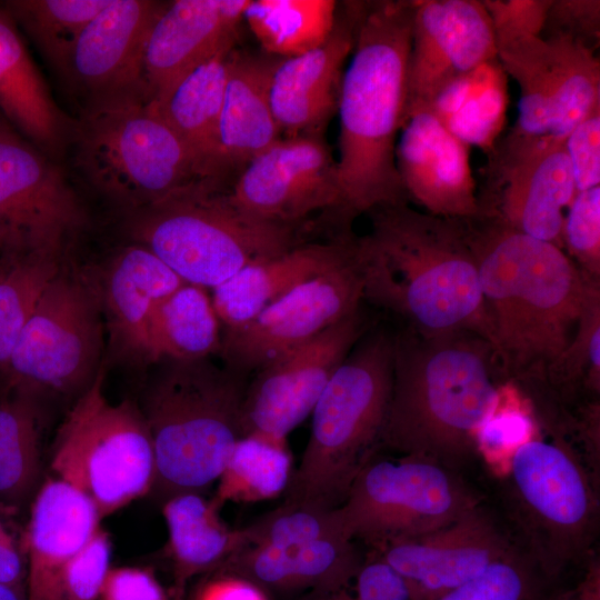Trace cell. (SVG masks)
Wrapping results in <instances>:
<instances>
[{"instance_id":"obj_37","label":"cell","mask_w":600,"mask_h":600,"mask_svg":"<svg viewBox=\"0 0 600 600\" xmlns=\"http://www.w3.org/2000/svg\"><path fill=\"white\" fill-rule=\"evenodd\" d=\"M536 383L567 408L600 399V280L588 278L577 330L543 381Z\"/></svg>"},{"instance_id":"obj_45","label":"cell","mask_w":600,"mask_h":600,"mask_svg":"<svg viewBox=\"0 0 600 600\" xmlns=\"http://www.w3.org/2000/svg\"><path fill=\"white\" fill-rule=\"evenodd\" d=\"M111 541L101 527L61 569L56 600H98L111 568Z\"/></svg>"},{"instance_id":"obj_42","label":"cell","mask_w":600,"mask_h":600,"mask_svg":"<svg viewBox=\"0 0 600 600\" xmlns=\"http://www.w3.org/2000/svg\"><path fill=\"white\" fill-rule=\"evenodd\" d=\"M550 583L514 542L499 559L437 600H546Z\"/></svg>"},{"instance_id":"obj_22","label":"cell","mask_w":600,"mask_h":600,"mask_svg":"<svg viewBox=\"0 0 600 600\" xmlns=\"http://www.w3.org/2000/svg\"><path fill=\"white\" fill-rule=\"evenodd\" d=\"M250 0H176L156 20L143 54L146 98L160 102L187 73L236 46Z\"/></svg>"},{"instance_id":"obj_41","label":"cell","mask_w":600,"mask_h":600,"mask_svg":"<svg viewBox=\"0 0 600 600\" xmlns=\"http://www.w3.org/2000/svg\"><path fill=\"white\" fill-rule=\"evenodd\" d=\"M543 39L552 50L556 79L554 114L549 136L564 140L584 118L600 108V61L596 50L569 38Z\"/></svg>"},{"instance_id":"obj_50","label":"cell","mask_w":600,"mask_h":600,"mask_svg":"<svg viewBox=\"0 0 600 600\" xmlns=\"http://www.w3.org/2000/svg\"><path fill=\"white\" fill-rule=\"evenodd\" d=\"M533 421L530 406L527 410L497 407L478 433V450L497 451L507 448L516 450L533 438L531 434Z\"/></svg>"},{"instance_id":"obj_16","label":"cell","mask_w":600,"mask_h":600,"mask_svg":"<svg viewBox=\"0 0 600 600\" xmlns=\"http://www.w3.org/2000/svg\"><path fill=\"white\" fill-rule=\"evenodd\" d=\"M371 326L361 307L256 372L241 407V436L286 439L311 414L337 368Z\"/></svg>"},{"instance_id":"obj_9","label":"cell","mask_w":600,"mask_h":600,"mask_svg":"<svg viewBox=\"0 0 600 600\" xmlns=\"http://www.w3.org/2000/svg\"><path fill=\"white\" fill-rule=\"evenodd\" d=\"M70 147L81 177L124 213L207 178L158 106L149 100L81 113Z\"/></svg>"},{"instance_id":"obj_13","label":"cell","mask_w":600,"mask_h":600,"mask_svg":"<svg viewBox=\"0 0 600 600\" xmlns=\"http://www.w3.org/2000/svg\"><path fill=\"white\" fill-rule=\"evenodd\" d=\"M488 154L480 211L563 250L564 210L577 193L564 140L510 131Z\"/></svg>"},{"instance_id":"obj_26","label":"cell","mask_w":600,"mask_h":600,"mask_svg":"<svg viewBox=\"0 0 600 600\" xmlns=\"http://www.w3.org/2000/svg\"><path fill=\"white\" fill-rule=\"evenodd\" d=\"M357 240L346 229L328 242H304L242 268L211 289L219 321L226 329L247 323L302 283L351 261Z\"/></svg>"},{"instance_id":"obj_32","label":"cell","mask_w":600,"mask_h":600,"mask_svg":"<svg viewBox=\"0 0 600 600\" xmlns=\"http://www.w3.org/2000/svg\"><path fill=\"white\" fill-rule=\"evenodd\" d=\"M507 106V73L497 57L449 81L424 108L462 142L489 153L504 126Z\"/></svg>"},{"instance_id":"obj_11","label":"cell","mask_w":600,"mask_h":600,"mask_svg":"<svg viewBox=\"0 0 600 600\" xmlns=\"http://www.w3.org/2000/svg\"><path fill=\"white\" fill-rule=\"evenodd\" d=\"M103 317L93 276L64 266L24 324L4 376L14 392L78 396L102 367Z\"/></svg>"},{"instance_id":"obj_40","label":"cell","mask_w":600,"mask_h":600,"mask_svg":"<svg viewBox=\"0 0 600 600\" xmlns=\"http://www.w3.org/2000/svg\"><path fill=\"white\" fill-rule=\"evenodd\" d=\"M110 0H8L0 7L33 41L48 62L63 74L86 26Z\"/></svg>"},{"instance_id":"obj_52","label":"cell","mask_w":600,"mask_h":600,"mask_svg":"<svg viewBox=\"0 0 600 600\" xmlns=\"http://www.w3.org/2000/svg\"><path fill=\"white\" fill-rule=\"evenodd\" d=\"M98 600H171V598L150 569L111 567Z\"/></svg>"},{"instance_id":"obj_10","label":"cell","mask_w":600,"mask_h":600,"mask_svg":"<svg viewBox=\"0 0 600 600\" xmlns=\"http://www.w3.org/2000/svg\"><path fill=\"white\" fill-rule=\"evenodd\" d=\"M104 367L78 397L61 423L50 467L97 507L101 518L151 493L154 452L142 411L131 400L111 403Z\"/></svg>"},{"instance_id":"obj_56","label":"cell","mask_w":600,"mask_h":600,"mask_svg":"<svg viewBox=\"0 0 600 600\" xmlns=\"http://www.w3.org/2000/svg\"><path fill=\"white\" fill-rule=\"evenodd\" d=\"M4 248H6V239L2 231L0 230V253L4 250Z\"/></svg>"},{"instance_id":"obj_25","label":"cell","mask_w":600,"mask_h":600,"mask_svg":"<svg viewBox=\"0 0 600 600\" xmlns=\"http://www.w3.org/2000/svg\"><path fill=\"white\" fill-rule=\"evenodd\" d=\"M364 559L344 537L282 546H244L211 577L247 581L264 593L332 591L350 586Z\"/></svg>"},{"instance_id":"obj_1","label":"cell","mask_w":600,"mask_h":600,"mask_svg":"<svg viewBox=\"0 0 600 600\" xmlns=\"http://www.w3.org/2000/svg\"><path fill=\"white\" fill-rule=\"evenodd\" d=\"M460 221L477 262L500 381L542 382L577 330L590 276L562 249L497 216L479 211Z\"/></svg>"},{"instance_id":"obj_46","label":"cell","mask_w":600,"mask_h":600,"mask_svg":"<svg viewBox=\"0 0 600 600\" xmlns=\"http://www.w3.org/2000/svg\"><path fill=\"white\" fill-rule=\"evenodd\" d=\"M300 600H418L407 581L372 553L353 582L332 591L308 592Z\"/></svg>"},{"instance_id":"obj_28","label":"cell","mask_w":600,"mask_h":600,"mask_svg":"<svg viewBox=\"0 0 600 600\" xmlns=\"http://www.w3.org/2000/svg\"><path fill=\"white\" fill-rule=\"evenodd\" d=\"M0 113L57 162L70 148L78 126V119L68 116L54 101L19 27L1 7Z\"/></svg>"},{"instance_id":"obj_2","label":"cell","mask_w":600,"mask_h":600,"mask_svg":"<svg viewBox=\"0 0 600 600\" xmlns=\"http://www.w3.org/2000/svg\"><path fill=\"white\" fill-rule=\"evenodd\" d=\"M371 230L358 237L356 261L363 300L392 313L423 337L491 329L476 259L460 219L408 203L368 212Z\"/></svg>"},{"instance_id":"obj_17","label":"cell","mask_w":600,"mask_h":600,"mask_svg":"<svg viewBox=\"0 0 600 600\" xmlns=\"http://www.w3.org/2000/svg\"><path fill=\"white\" fill-rule=\"evenodd\" d=\"M232 200L260 219L303 224L313 212L340 204L337 160L322 132L282 136L252 159L230 184Z\"/></svg>"},{"instance_id":"obj_34","label":"cell","mask_w":600,"mask_h":600,"mask_svg":"<svg viewBox=\"0 0 600 600\" xmlns=\"http://www.w3.org/2000/svg\"><path fill=\"white\" fill-rule=\"evenodd\" d=\"M337 16L333 0H250L243 19L264 53L289 58L321 46Z\"/></svg>"},{"instance_id":"obj_21","label":"cell","mask_w":600,"mask_h":600,"mask_svg":"<svg viewBox=\"0 0 600 600\" xmlns=\"http://www.w3.org/2000/svg\"><path fill=\"white\" fill-rule=\"evenodd\" d=\"M396 144V164L409 200L428 213L466 219L480 211L469 150L428 109L412 110Z\"/></svg>"},{"instance_id":"obj_55","label":"cell","mask_w":600,"mask_h":600,"mask_svg":"<svg viewBox=\"0 0 600 600\" xmlns=\"http://www.w3.org/2000/svg\"><path fill=\"white\" fill-rule=\"evenodd\" d=\"M0 600H28L27 591L0 583Z\"/></svg>"},{"instance_id":"obj_15","label":"cell","mask_w":600,"mask_h":600,"mask_svg":"<svg viewBox=\"0 0 600 600\" xmlns=\"http://www.w3.org/2000/svg\"><path fill=\"white\" fill-rule=\"evenodd\" d=\"M362 301L354 254L351 261L297 287L247 323L226 329L218 353L226 368L249 377L352 314Z\"/></svg>"},{"instance_id":"obj_27","label":"cell","mask_w":600,"mask_h":600,"mask_svg":"<svg viewBox=\"0 0 600 600\" xmlns=\"http://www.w3.org/2000/svg\"><path fill=\"white\" fill-rule=\"evenodd\" d=\"M94 503L69 483L48 478L26 526L28 600H56L59 573L101 528Z\"/></svg>"},{"instance_id":"obj_33","label":"cell","mask_w":600,"mask_h":600,"mask_svg":"<svg viewBox=\"0 0 600 600\" xmlns=\"http://www.w3.org/2000/svg\"><path fill=\"white\" fill-rule=\"evenodd\" d=\"M220 343V321L206 288L184 283L157 303L149 324L152 363L209 358Z\"/></svg>"},{"instance_id":"obj_8","label":"cell","mask_w":600,"mask_h":600,"mask_svg":"<svg viewBox=\"0 0 600 600\" xmlns=\"http://www.w3.org/2000/svg\"><path fill=\"white\" fill-rule=\"evenodd\" d=\"M501 499L513 542L550 584L594 552L599 484L566 441L531 438L512 453Z\"/></svg>"},{"instance_id":"obj_7","label":"cell","mask_w":600,"mask_h":600,"mask_svg":"<svg viewBox=\"0 0 600 600\" xmlns=\"http://www.w3.org/2000/svg\"><path fill=\"white\" fill-rule=\"evenodd\" d=\"M230 182L194 181L146 208L124 213L133 243L160 258L184 282L213 289L242 268L301 243L303 224L260 219L231 198Z\"/></svg>"},{"instance_id":"obj_54","label":"cell","mask_w":600,"mask_h":600,"mask_svg":"<svg viewBox=\"0 0 600 600\" xmlns=\"http://www.w3.org/2000/svg\"><path fill=\"white\" fill-rule=\"evenodd\" d=\"M584 571L570 589L549 592L546 600H600V560L592 552L584 561Z\"/></svg>"},{"instance_id":"obj_18","label":"cell","mask_w":600,"mask_h":600,"mask_svg":"<svg viewBox=\"0 0 600 600\" xmlns=\"http://www.w3.org/2000/svg\"><path fill=\"white\" fill-rule=\"evenodd\" d=\"M167 2L110 0L86 26L63 76L83 112L146 98L142 67L149 33Z\"/></svg>"},{"instance_id":"obj_53","label":"cell","mask_w":600,"mask_h":600,"mask_svg":"<svg viewBox=\"0 0 600 600\" xmlns=\"http://www.w3.org/2000/svg\"><path fill=\"white\" fill-rule=\"evenodd\" d=\"M197 600H268L256 586L239 579L211 577L198 594Z\"/></svg>"},{"instance_id":"obj_4","label":"cell","mask_w":600,"mask_h":600,"mask_svg":"<svg viewBox=\"0 0 600 600\" xmlns=\"http://www.w3.org/2000/svg\"><path fill=\"white\" fill-rule=\"evenodd\" d=\"M502 382L491 344L471 332L394 334L393 376L380 449L458 471L477 452Z\"/></svg>"},{"instance_id":"obj_48","label":"cell","mask_w":600,"mask_h":600,"mask_svg":"<svg viewBox=\"0 0 600 600\" xmlns=\"http://www.w3.org/2000/svg\"><path fill=\"white\" fill-rule=\"evenodd\" d=\"M496 46L526 36L541 37L552 0H482Z\"/></svg>"},{"instance_id":"obj_31","label":"cell","mask_w":600,"mask_h":600,"mask_svg":"<svg viewBox=\"0 0 600 600\" xmlns=\"http://www.w3.org/2000/svg\"><path fill=\"white\" fill-rule=\"evenodd\" d=\"M234 48H224L199 64L179 80L163 100L154 102L169 126L196 157L206 177L220 180L223 179L218 129L230 57Z\"/></svg>"},{"instance_id":"obj_39","label":"cell","mask_w":600,"mask_h":600,"mask_svg":"<svg viewBox=\"0 0 600 600\" xmlns=\"http://www.w3.org/2000/svg\"><path fill=\"white\" fill-rule=\"evenodd\" d=\"M498 59L520 88L519 117L511 132L526 137L550 133L556 97L553 57L549 42L526 36L497 46Z\"/></svg>"},{"instance_id":"obj_6","label":"cell","mask_w":600,"mask_h":600,"mask_svg":"<svg viewBox=\"0 0 600 600\" xmlns=\"http://www.w3.org/2000/svg\"><path fill=\"white\" fill-rule=\"evenodd\" d=\"M248 377L209 358L162 360L140 407L151 437L162 502L203 493L217 482L242 437L241 407Z\"/></svg>"},{"instance_id":"obj_44","label":"cell","mask_w":600,"mask_h":600,"mask_svg":"<svg viewBox=\"0 0 600 600\" xmlns=\"http://www.w3.org/2000/svg\"><path fill=\"white\" fill-rule=\"evenodd\" d=\"M562 246L583 273L600 280V186L576 193L564 213Z\"/></svg>"},{"instance_id":"obj_36","label":"cell","mask_w":600,"mask_h":600,"mask_svg":"<svg viewBox=\"0 0 600 600\" xmlns=\"http://www.w3.org/2000/svg\"><path fill=\"white\" fill-rule=\"evenodd\" d=\"M286 439L261 434L241 437L218 479L213 502H257L286 492L293 468Z\"/></svg>"},{"instance_id":"obj_51","label":"cell","mask_w":600,"mask_h":600,"mask_svg":"<svg viewBox=\"0 0 600 600\" xmlns=\"http://www.w3.org/2000/svg\"><path fill=\"white\" fill-rule=\"evenodd\" d=\"M17 514L0 507V583L27 591L26 527L16 520Z\"/></svg>"},{"instance_id":"obj_20","label":"cell","mask_w":600,"mask_h":600,"mask_svg":"<svg viewBox=\"0 0 600 600\" xmlns=\"http://www.w3.org/2000/svg\"><path fill=\"white\" fill-rule=\"evenodd\" d=\"M407 116L452 79L494 59L490 17L479 0H413Z\"/></svg>"},{"instance_id":"obj_38","label":"cell","mask_w":600,"mask_h":600,"mask_svg":"<svg viewBox=\"0 0 600 600\" xmlns=\"http://www.w3.org/2000/svg\"><path fill=\"white\" fill-rule=\"evenodd\" d=\"M62 254L8 248L0 256V372L40 296L62 268Z\"/></svg>"},{"instance_id":"obj_29","label":"cell","mask_w":600,"mask_h":600,"mask_svg":"<svg viewBox=\"0 0 600 600\" xmlns=\"http://www.w3.org/2000/svg\"><path fill=\"white\" fill-rule=\"evenodd\" d=\"M280 58L233 49L228 69L218 139L220 171L232 182L258 154L282 137L269 91Z\"/></svg>"},{"instance_id":"obj_5","label":"cell","mask_w":600,"mask_h":600,"mask_svg":"<svg viewBox=\"0 0 600 600\" xmlns=\"http://www.w3.org/2000/svg\"><path fill=\"white\" fill-rule=\"evenodd\" d=\"M396 331L371 326L337 368L312 412L311 432L284 503L333 510L380 450Z\"/></svg>"},{"instance_id":"obj_14","label":"cell","mask_w":600,"mask_h":600,"mask_svg":"<svg viewBox=\"0 0 600 600\" xmlns=\"http://www.w3.org/2000/svg\"><path fill=\"white\" fill-rule=\"evenodd\" d=\"M88 221L81 200L58 162L0 113V230L4 249L62 254Z\"/></svg>"},{"instance_id":"obj_3","label":"cell","mask_w":600,"mask_h":600,"mask_svg":"<svg viewBox=\"0 0 600 600\" xmlns=\"http://www.w3.org/2000/svg\"><path fill=\"white\" fill-rule=\"evenodd\" d=\"M413 0L363 1L352 59L343 72L337 159L340 227L409 198L396 164L404 123Z\"/></svg>"},{"instance_id":"obj_23","label":"cell","mask_w":600,"mask_h":600,"mask_svg":"<svg viewBox=\"0 0 600 600\" xmlns=\"http://www.w3.org/2000/svg\"><path fill=\"white\" fill-rule=\"evenodd\" d=\"M363 1H346L330 37L318 48L280 58L270 82V104L284 137L322 132L338 111L343 64L352 53Z\"/></svg>"},{"instance_id":"obj_43","label":"cell","mask_w":600,"mask_h":600,"mask_svg":"<svg viewBox=\"0 0 600 600\" xmlns=\"http://www.w3.org/2000/svg\"><path fill=\"white\" fill-rule=\"evenodd\" d=\"M246 546H282L344 537L337 510H320L284 503L243 527ZM349 539V538H348Z\"/></svg>"},{"instance_id":"obj_35","label":"cell","mask_w":600,"mask_h":600,"mask_svg":"<svg viewBox=\"0 0 600 600\" xmlns=\"http://www.w3.org/2000/svg\"><path fill=\"white\" fill-rule=\"evenodd\" d=\"M40 414L36 399L0 400V507L19 512L39 489Z\"/></svg>"},{"instance_id":"obj_49","label":"cell","mask_w":600,"mask_h":600,"mask_svg":"<svg viewBox=\"0 0 600 600\" xmlns=\"http://www.w3.org/2000/svg\"><path fill=\"white\" fill-rule=\"evenodd\" d=\"M577 192L600 186V108L564 139Z\"/></svg>"},{"instance_id":"obj_12","label":"cell","mask_w":600,"mask_h":600,"mask_svg":"<svg viewBox=\"0 0 600 600\" xmlns=\"http://www.w3.org/2000/svg\"><path fill=\"white\" fill-rule=\"evenodd\" d=\"M480 503L458 471L422 457L377 453L336 510L346 536L374 550L438 529Z\"/></svg>"},{"instance_id":"obj_24","label":"cell","mask_w":600,"mask_h":600,"mask_svg":"<svg viewBox=\"0 0 600 600\" xmlns=\"http://www.w3.org/2000/svg\"><path fill=\"white\" fill-rule=\"evenodd\" d=\"M94 281L110 353L133 366L152 363L149 324L153 310L187 282L153 252L133 242L117 249Z\"/></svg>"},{"instance_id":"obj_19","label":"cell","mask_w":600,"mask_h":600,"mask_svg":"<svg viewBox=\"0 0 600 600\" xmlns=\"http://www.w3.org/2000/svg\"><path fill=\"white\" fill-rule=\"evenodd\" d=\"M513 544L480 503L429 532L391 541L373 553L393 568L418 600H437L481 573Z\"/></svg>"},{"instance_id":"obj_47","label":"cell","mask_w":600,"mask_h":600,"mask_svg":"<svg viewBox=\"0 0 600 600\" xmlns=\"http://www.w3.org/2000/svg\"><path fill=\"white\" fill-rule=\"evenodd\" d=\"M541 37H566L597 50L600 42V1L552 0Z\"/></svg>"},{"instance_id":"obj_30","label":"cell","mask_w":600,"mask_h":600,"mask_svg":"<svg viewBox=\"0 0 600 600\" xmlns=\"http://www.w3.org/2000/svg\"><path fill=\"white\" fill-rule=\"evenodd\" d=\"M219 511L212 499L207 500L194 492L178 494L163 502L174 600H182L192 578L214 573L246 546L243 528H229Z\"/></svg>"}]
</instances>
